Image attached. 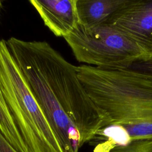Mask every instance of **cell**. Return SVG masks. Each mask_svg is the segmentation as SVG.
Segmentation results:
<instances>
[{
	"label": "cell",
	"mask_w": 152,
	"mask_h": 152,
	"mask_svg": "<svg viewBox=\"0 0 152 152\" xmlns=\"http://www.w3.org/2000/svg\"><path fill=\"white\" fill-rule=\"evenodd\" d=\"M20 70L65 152H78L109 125L107 115L90 99L77 66L45 41L6 40Z\"/></svg>",
	"instance_id": "obj_1"
},
{
	"label": "cell",
	"mask_w": 152,
	"mask_h": 152,
	"mask_svg": "<svg viewBox=\"0 0 152 152\" xmlns=\"http://www.w3.org/2000/svg\"><path fill=\"white\" fill-rule=\"evenodd\" d=\"M86 92L108 116L123 126L132 141L152 138V81L128 68L77 66Z\"/></svg>",
	"instance_id": "obj_2"
},
{
	"label": "cell",
	"mask_w": 152,
	"mask_h": 152,
	"mask_svg": "<svg viewBox=\"0 0 152 152\" xmlns=\"http://www.w3.org/2000/svg\"><path fill=\"white\" fill-rule=\"evenodd\" d=\"M0 87L29 152H65L11 56L0 40Z\"/></svg>",
	"instance_id": "obj_3"
},
{
	"label": "cell",
	"mask_w": 152,
	"mask_h": 152,
	"mask_svg": "<svg viewBox=\"0 0 152 152\" xmlns=\"http://www.w3.org/2000/svg\"><path fill=\"white\" fill-rule=\"evenodd\" d=\"M79 62L99 68H125L150 54L108 24L76 28L64 37Z\"/></svg>",
	"instance_id": "obj_4"
},
{
	"label": "cell",
	"mask_w": 152,
	"mask_h": 152,
	"mask_svg": "<svg viewBox=\"0 0 152 152\" xmlns=\"http://www.w3.org/2000/svg\"><path fill=\"white\" fill-rule=\"evenodd\" d=\"M106 24L115 28L152 55L151 0H125Z\"/></svg>",
	"instance_id": "obj_5"
},
{
	"label": "cell",
	"mask_w": 152,
	"mask_h": 152,
	"mask_svg": "<svg viewBox=\"0 0 152 152\" xmlns=\"http://www.w3.org/2000/svg\"><path fill=\"white\" fill-rule=\"evenodd\" d=\"M45 25L56 36L65 37L77 27V0H30Z\"/></svg>",
	"instance_id": "obj_6"
},
{
	"label": "cell",
	"mask_w": 152,
	"mask_h": 152,
	"mask_svg": "<svg viewBox=\"0 0 152 152\" xmlns=\"http://www.w3.org/2000/svg\"><path fill=\"white\" fill-rule=\"evenodd\" d=\"M125 0H77L78 24L91 28L106 24Z\"/></svg>",
	"instance_id": "obj_7"
},
{
	"label": "cell",
	"mask_w": 152,
	"mask_h": 152,
	"mask_svg": "<svg viewBox=\"0 0 152 152\" xmlns=\"http://www.w3.org/2000/svg\"><path fill=\"white\" fill-rule=\"evenodd\" d=\"M104 140L97 144L93 152H110L114 148L125 147L132 142L128 131L121 125L109 124L100 129L90 141Z\"/></svg>",
	"instance_id": "obj_8"
},
{
	"label": "cell",
	"mask_w": 152,
	"mask_h": 152,
	"mask_svg": "<svg viewBox=\"0 0 152 152\" xmlns=\"http://www.w3.org/2000/svg\"><path fill=\"white\" fill-rule=\"evenodd\" d=\"M0 131L19 152H29L20 134L3 96L0 87Z\"/></svg>",
	"instance_id": "obj_9"
},
{
	"label": "cell",
	"mask_w": 152,
	"mask_h": 152,
	"mask_svg": "<svg viewBox=\"0 0 152 152\" xmlns=\"http://www.w3.org/2000/svg\"><path fill=\"white\" fill-rule=\"evenodd\" d=\"M110 152H152V138L134 140L126 146L114 148Z\"/></svg>",
	"instance_id": "obj_10"
},
{
	"label": "cell",
	"mask_w": 152,
	"mask_h": 152,
	"mask_svg": "<svg viewBox=\"0 0 152 152\" xmlns=\"http://www.w3.org/2000/svg\"><path fill=\"white\" fill-rule=\"evenodd\" d=\"M125 68L139 72L152 81V55L147 59L136 62Z\"/></svg>",
	"instance_id": "obj_11"
},
{
	"label": "cell",
	"mask_w": 152,
	"mask_h": 152,
	"mask_svg": "<svg viewBox=\"0 0 152 152\" xmlns=\"http://www.w3.org/2000/svg\"><path fill=\"white\" fill-rule=\"evenodd\" d=\"M0 152H19L8 141L0 131Z\"/></svg>",
	"instance_id": "obj_12"
},
{
	"label": "cell",
	"mask_w": 152,
	"mask_h": 152,
	"mask_svg": "<svg viewBox=\"0 0 152 152\" xmlns=\"http://www.w3.org/2000/svg\"><path fill=\"white\" fill-rule=\"evenodd\" d=\"M1 6H2V1H0V8L1 7Z\"/></svg>",
	"instance_id": "obj_13"
}]
</instances>
